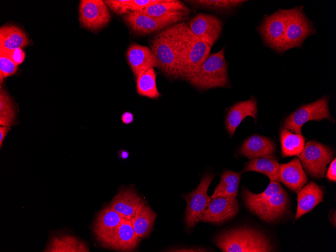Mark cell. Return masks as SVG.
<instances>
[{"label": "cell", "instance_id": "cell-12", "mask_svg": "<svg viewBox=\"0 0 336 252\" xmlns=\"http://www.w3.org/2000/svg\"><path fill=\"white\" fill-rule=\"evenodd\" d=\"M238 208L236 197H215L211 199L200 221L212 224L222 223L235 216Z\"/></svg>", "mask_w": 336, "mask_h": 252}, {"label": "cell", "instance_id": "cell-17", "mask_svg": "<svg viewBox=\"0 0 336 252\" xmlns=\"http://www.w3.org/2000/svg\"><path fill=\"white\" fill-rule=\"evenodd\" d=\"M124 20L135 33L140 35L161 31L173 24L170 22L159 20L139 12H129L124 15Z\"/></svg>", "mask_w": 336, "mask_h": 252}, {"label": "cell", "instance_id": "cell-40", "mask_svg": "<svg viewBox=\"0 0 336 252\" xmlns=\"http://www.w3.org/2000/svg\"><path fill=\"white\" fill-rule=\"evenodd\" d=\"M121 121L125 125H129L134 121V116L130 112H125L121 115Z\"/></svg>", "mask_w": 336, "mask_h": 252}, {"label": "cell", "instance_id": "cell-2", "mask_svg": "<svg viewBox=\"0 0 336 252\" xmlns=\"http://www.w3.org/2000/svg\"><path fill=\"white\" fill-rule=\"evenodd\" d=\"M187 81L201 90L229 87V80L224 48L217 53L209 55Z\"/></svg>", "mask_w": 336, "mask_h": 252}, {"label": "cell", "instance_id": "cell-5", "mask_svg": "<svg viewBox=\"0 0 336 252\" xmlns=\"http://www.w3.org/2000/svg\"><path fill=\"white\" fill-rule=\"evenodd\" d=\"M331 117L328 108V98L324 96L309 104L301 106L289 115L283 123V128L302 135L301 128L309 121H320Z\"/></svg>", "mask_w": 336, "mask_h": 252}, {"label": "cell", "instance_id": "cell-25", "mask_svg": "<svg viewBox=\"0 0 336 252\" xmlns=\"http://www.w3.org/2000/svg\"><path fill=\"white\" fill-rule=\"evenodd\" d=\"M29 44L25 33L13 25L3 26L0 29V50L9 51L22 48Z\"/></svg>", "mask_w": 336, "mask_h": 252}, {"label": "cell", "instance_id": "cell-7", "mask_svg": "<svg viewBox=\"0 0 336 252\" xmlns=\"http://www.w3.org/2000/svg\"><path fill=\"white\" fill-rule=\"evenodd\" d=\"M214 177L211 173L205 174L196 189L183 195L187 204L185 221L188 228L194 227L200 221L202 214L211 200L207 195V190Z\"/></svg>", "mask_w": 336, "mask_h": 252}, {"label": "cell", "instance_id": "cell-15", "mask_svg": "<svg viewBox=\"0 0 336 252\" xmlns=\"http://www.w3.org/2000/svg\"><path fill=\"white\" fill-rule=\"evenodd\" d=\"M139 12L156 19L173 24L184 20L189 14V8L178 0H161L158 3L147 7Z\"/></svg>", "mask_w": 336, "mask_h": 252}, {"label": "cell", "instance_id": "cell-9", "mask_svg": "<svg viewBox=\"0 0 336 252\" xmlns=\"http://www.w3.org/2000/svg\"><path fill=\"white\" fill-rule=\"evenodd\" d=\"M211 46L193 33L187 51L179 70V78L187 80L210 55Z\"/></svg>", "mask_w": 336, "mask_h": 252}, {"label": "cell", "instance_id": "cell-37", "mask_svg": "<svg viewBox=\"0 0 336 252\" xmlns=\"http://www.w3.org/2000/svg\"><path fill=\"white\" fill-rule=\"evenodd\" d=\"M161 1V0H132L130 12L140 11Z\"/></svg>", "mask_w": 336, "mask_h": 252}, {"label": "cell", "instance_id": "cell-20", "mask_svg": "<svg viewBox=\"0 0 336 252\" xmlns=\"http://www.w3.org/2000/svg\"><path fill=\"white\" fill-rule=\"evenodd\" d=\"M126 58L136 78L141 73L155 66L151 49L137 43L129 45L126 51Z\"/></svg>", "mask_w": 336, "mask_h": 252}, {"label": "cell", "instance_id": "cell-14", "mask_svg": "<svg viewBox=\"0 0 336 252\" xmlns=\"http://www.w3.org/2000/svg\"><path fill=\"white\" fill-rule=\"evenodd\" d=\"M140 239L134 231L131 220L123 217L118 229L100 242L105 247L121 251H132L137 247Z\"/></svg>", "mask_w": 336, "mask_h": 252}, {"label": "cell", "instance_id": "cell-41", "mask_svg": "<svg viewBox=\"0 0 336 252\" xmlns=\"http://www.w3.org/2000/svg\"><path fill=\"white\" fill-rule=\"evenodd\" d=\"M10 126H2L0 127V147H2L3 141L9 131L11 130Z\"/></svg>", "mask_w": 336, "mask_h": 252}, {"label": "cell", "instance_id": "cell-31", "mask_svg": "<svg viewBox=\"0 0 336 252\" xmlns=\"http://www.w3.org/2000/svg\"><path fill=\"white\" fill-rule=\"evenodd\" d=\"M284 191L279 182L270 181L266 189L262 193L255 194L248 189L244 188L242 191V196L244 203H254L267 199Z\"/></svg>", "mask_w": 336, "mask_h": 252}, {"label": "cell", "instance_id": "cell-4", "mask_svg": "<svg viewBox=\"0 0 336 252\" xmlns=\"http://www.w3.org/2000/svg\"><path fill=\"white\" fill-rule=\"evenodd\" d=\"M315 33L316 29L304 13L302 6L287 9L284 52L301 47L305 40Z\"/></svg>", "mask_w": 336, "mask_h": 252}, {"label": "cell", "instance_id": "cell-34", "mask_svg": "<svg viewBox=\"0 0 336 252\" xmlns=\"http://www.w3.org/2000/svg\"><path fill=\"white\" fill-rule=\"evenodd\" d=\"M18 65L13 61L7 55L0 52V82L4 79L14 74L17 71Z\"/></svg>", "mask_w": 336, "mask_h": 252}, {"label": "cell", "instance_id": "cell-3", "mask_svg": "<svg viewBox=\"0 0 336 252\" xmlns=\"http://www.w3.org/2000/svg\"><path fill=\"white\" fill-rule=\"evenodd\" d=\"M150 49L155 67L168 77L179 78L177 47L171 25L154 36L151 41Z\"/></svg>", "mask_w": 336, "mask_h": 252}, {"label": "cell", "instance_id": "cell-6", "mask_svg": "<svg viewBox=\"0 0 336 252\" xmlns=\"http://www.w3.org/2000/svg\"><path fill=\"white\" fill-rule=\"evenodd\" d=\"M287 10L279 9L270 15H265L257 30L263 42L276 52L284 53V42Z\"/></svg>", "mask_w": 336, "mask_h": 252}, {"label": "cell", "instance_id": "cell-19", "mask_svg": "<svg viewBox=\"0 0 336 252\" xmlns=\"http://www.w3.org/2000/svg\"><path fill=\"white\" fill-rule=\"evenodd\" d=\"M280 181L292 191L297 193L308 182L299 158L279 163Z\"/></svg>", "mask_w": 336, "mask_h": 252}, {"label": "cell", "instance_id": "cell-28", "mask_svg": "<svg viewBox=\"0 0 336 252\" xmlns=\"http://www.w3.org/2000/svg\"><path fill=\"white\" fill-rule=\"evenodd\" d=\"M280 139L283 157L298 156L304 148V137L287 129L283 128L281 129Z\"/></svg>", "mask_w": 336, "mask_h": 252}, {"label": "cell", "instance_id": "cell-16", "mask_svg": "<svg viewBox=\"0 0 336 252\" xmlns=\"http://www.w3.org/2000/svg\"><path fill=\"white\" fill-rule=\"evenodd\" d=\"M257 114V101L253 97L232 105L228 110L225 120V128L230 136L234 135L236 128L246 117H252L256 122Z\"/></svg>", "mask_w": 336, "mask_h": 252}, {"label": "cell", "instance_id": "cell-42", "mask_svg": "<svg viewBox=\"0 0 336 252\" xmlns=\"http://www.w3.org/2000/svg\"><path fill=\"white\" fill-rule=\"evenodd\" d=\"M129 153L124 150H122L120 153V156L122 158H126L128 157Z\"/></svg>", "mask_w": 336, "mask_h": 252}, {"label": "cell", "instance_id": "cell-24", "mask_svg": "<svg viewBox=\"0 0 336 252\" xmlns=\"http://www.w3.org/2000/svg\"><path fill=\"white\" fill-rule=\"evenodd\" d=\"M156 216V213L142 200L130 219L134 231L138 237L143 238L149 235Z\"/></svg>", "mask_w": 336, "mask_h": 252}, {"label": "cell", "instance_id": "cell-26", "mask_svg": "<svg viewBox=\"0 0 336 252\" xmlns=\"http://www.w3.org/2000/svg\"><path fill=\"white\" fill-rule=\"evenodd\" d=\"M279 163L275 158L251 159L245 164L242 173L253 171L266 175L270 181L280 182Z\"/></svg>", "mask_w": 336, "mask_h": 252}, {"label": "cell", "instance_id": "cell-8", "mask_svg": "<svg viewBox=\"0 0 336 252\" xmlns=\"http://www.w3.org/2000/svg\"><path fill=\"white\" fill-rule=\"evenodd\" d=\"M332 151L328 147L311 140L305 144L298 156L308 174L315 178H323L327 164L332 160Z\"/></svg>", "mask_w": 336, "mask_h": 252}, {"label": "cell", "instance_id": "cell-30", "mask_svg": "<svg viewBox=\"0 0 336 252\" xmlns=\"http://www.w3.org/2000/svg\"><path fill=\"white\" fill-rule=\"evenodd\" d=\"M245 1L241 0H192L189 4L197 7L219 12H228L240 6Z\"/></svg>", "mask_w": 336, "mask_h": 252}, {"label": "cell", "instance_id": "cell-13", "mask_svg": "<svg viewBox=\"0 0 336 252\" xmlns=\"http://www.w3.org/2000/svg\"><path fill=\"white\" fill-rule=\"evenodd\" d=\"M188 25L195 36L211 47L219 38L223 26L218 18L205 13L195 15Z\"/></svg>", "mask_w": 336, "mask_h": 252}, {"label": "cell", "instance_id": "cell-36", "mask_svg": "<svg viewBox=\"0 0 336 252\" xmlns=\"http://www.w3.org/2000/svg\"><path fill=\"white\" fill-rule=\"evenodd\" d=\"M0 52L7 55L18 65L22 63L25 57V53L22 48H18L9 51L0 50Z\"/></svg>", "mask_w": 336, "mask_h": 252}, {"label": "cell", "instance_id": "cell-32", "mask_svg": "<svg viewBox=\"0 0 336 252\" xmlns=\"http://www.w3.org/2000/svg\"><path fill=\"white\" fill-rule=\"evenodd\" d=\"M15 110L8 94L5 90L0 92V125L11 126L14 122Z\"/></svg>", "mask_w": 336, "mask_h": 252}, {"label": "cell", "instance_id": "cell-23", "mask_svg": "<svg viewBox=\"0 0 336 252\" xmlns=\"http://www.w3.org/2000/svg\"><path fill=\"white\" fill-rule=\"evenodd\" d=\"M142 199L131 188H125L114 197L109 206L122 217L131 219Z\"/></svg>", "mask_w": 336, "mask_h": 252}, {"label": "cell", "instance_id": "cell-39", "mask_svg": "<svg viewBox=\"0 0 336 252\" xmlns=\"http://www.w3.org/2000/svg\"><path fill=\"white\" fill-rule=\"evenodd\" d=\"M336 159L334 158L330 163L328 169L326 177L330 181L335 182L336 181Z\"/></svg>", "mask_w": 336, "mask_h": 252}, {"label": "cell", "instance_id": "cell-33", "mask_svg": "<svg viewBox=\"0 0 336 252\" xmlns=\"http://www.w3.org/2000/svg\"><path fill=\"white\" fill-rule=\"evenodd\" d=\"M241 178V173L230 170L225 171L222 174L220 181L216 187L210 199L213 198L221 190L232 185L239 184Z\"/></svg>", "mask_w": 336, "mask_h": 252}, {"label": "cell", "instance_id": "cell-10", "mask_svg": "<svg viewBox=\"0 0 336 252\" xmlns=\"http://www.w3.org/2000/svg\"><path fill=\"white\" fill-rule=\"evenodd\" d=\"M289 198L285 191L254 203H244L254 214L267 222H272L283 215L286 210Z\"/></svg>", "mask_w": 336, "mask_h": 252}, {"label": "cell", "instance_id": "cell-18", "mask_svg": "<svg viewBox=\"0 0 336 252\" xmlns=\"http://www.w3.org/2000/svg\"><path fill=\"white\" fill-rule=\"evenodd\" d=\"M275 146L268 137L252 135L244 140L239 149V153L249 159L258 158H275Z\"/></svg>", "mask_w": 336, "mask_h": 252}, {"label": "cell", "instance_id": "cell-38", "mask_svg": "<svg viewBox=\"0 0 336 252\" xmlns=\"http://www.w3.org/2000/svg\"><path fill=\"white\" fill-rule=\"evenodd\" d=\"M165 251H177V252H203L209 251L205 248L202 247H175L165 250Z\"/></svg>", "mask_w": 336, "mask_h": 252}, {"label": "cell", "instance_id": "cell-29", "mask_svg": "<svg viewBox=\"0 0 336 252\" xmlns=\"http://www.w3.org/2000/svg\"><path fill=\"white\" fill-rule=\"evenodd\" d=\"M156 72L153 68L140 74L136 78V91L141 96L157 99L161 96L156 82Z\"/></svg>", "mask_w": 336, "mask_h": 252}, {"label": "cell", "instance_id": "cell-1", "mask_svg": "<svg viewBox=\"0 0 336 252\" xmlns=\"http://www.w3.org/2000/svg\"><path fill=\"white\" fill-rule=\"evenodd\" d=\"M214 241L223 252H271L274 250L265 235L248 227L222 232L216 236Z\"/></svg>", "mask_w": 336, "mask_h": 252}, {"label": "cell", "instance_id": "cell-35", "mask_svg": "<svg viewBox=\"0 0 336 252\" xmlns=\"http://www.w3.org/2000/svg\"><path fill=\"white\" fill-rule=\"evenodd\" d=\"M132 0H107V6L118 15L126 14L130 12Z\"/></svg>", "mask_w": 336, "mask_h": 252}, {"label": "cell", "instance_id": "cell-21", "mask_svg": "<svg viewBox=\"0 0 336 252\" xmlns=\"http://www.w3.org/2000/svg\"><path fill=\"white\" fill-rule=\"evenodd\" d=\"M123 217L109 205L98 214L93 224V232L99 241L112 235L119 227Z\"/></svg>", "mask_w": 336, "mask_h": 252}, {"label": "cell", "instance_id": "cell-22", "mask_svg": "<svg viewBox=\"0 0 336 252\" xmlns=\"http://www.w3.org/2000/svg\"><path fill=\"white\" fill-rule=\"evenodd\" d=\"M297 208L295 219L311 211L321 202L323 193L320 186L310 182L303 186L297 193Z\"/></svg>", "mask_w": 336, "mask_h": 252}, {"label": "cell", "instance_id": "cell-11", "mask_svg": "<svg viewBox=\"0 0 336 252\" xmlns=\"http://www.w3.org/2000/svg\"><path fill=\"white\" fill-rule=\"evenodd\" d=\"M79 21L83 26L97 30L106 26L110 19V13L105 1L82 0L79 7Z\"/></svg>", "mask_w": 336, "mask_h": 252}, {"label": "cell", "instance_id": "cell-27", "mask_svg": "<svg viewBox=\"0 0 336 252\" xmlns=\"http://www.w3.org/2000/svg\"><path fill=\"white\" fill-rule=\"evenodd\" d=\"M44 251H89L87 244L75 237L62 234L53 237Z\"/></svg>", "mask_w": 336, "mask_h": 252}]
</instances>
